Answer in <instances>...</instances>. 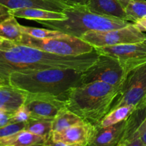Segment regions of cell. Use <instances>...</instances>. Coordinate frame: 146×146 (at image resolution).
<instances>
[{
	"mask_svg": "<svg viewBox=\"0 0 146 146\" xmlns=\"http://www.w3.org/2000/svg\"><path fill=\"white\" fill-rule=\"evenodd\" d=\"M134 1H140V0H119V1L121 3V4L124 7V8H125V7H127V4H128L129 3Z\"/></svg>",
	"mask_w": 146,
	"mask_h": 146,
	"instance_id": "e575fe53",
	"label": "cell"
},
{
	"mask_svg": "<svg viewBox=\"0 0 146 146\" xmlns=\"http://www.w3.org/2000/svg\"><path fill=\"white\" fill-rule=\"evenodd\" d=\"M25 123H14L0 127V138H5L24 129Z\"/></svg>",
	"mask_w": 146,
	"mask_h": 146,
	"instance_id": "d4e9b609",
	"label": "cell"
},
{
	"mask_svg": "<svg viewBox=\"0 0 146 146\" xmlns=\"http://www.w3.org/2000/svg\"><path fill=\"white\" fill-rule=\"evenodd\" d=\"M21 29L22 33L27 34L31 37L40 39H44V38H51L54 37H59L64 36V33L60 31L53 29H47L36 28V27H26V26L21 25Z\"/></svg>",
	"mask_w": 146,
	"mask_h": 146,
	"instance_id": "603a6c76",
	"label": "cell"
},
{
	"mask_svg": "<svg viewBox=\"0 0 146 146\" xmlns=\"http://www.w3.org/2000/svg\"><path fill=\"white\" fill-rule=\"evenodd\" d=\"M117 146H127V145H126V144L125 143H119Z\"/></svg>",
	"mask_w": 146,
	"mask_h": 146,
	"instance_id": "8d00e7d4",
	"label": "cell"
},
{
	"mask_svg": "<svg viewBox=\"0 0 146 146\" xmlns=\"http://www.w3.org/2000/svg\"><path fill=\"white\" fill-rule=\"evenodd\" d=\"M27 94L8 85L0 86V109L14 113L24 103Z\"/></svg>",
	"mask_w": 146,
	"mask_h": 146,
	"instance_id": "9a60e30c",
	"label": "cell"
},
{
	"mask_svg": "<svg viewBox=\"0 0 146 146\" xmlns=\"http://www.w3.org/2000/svg\"><path fill=\"white\" fill-rule=\"evenodd\" d=\"M31 118V114L28 108L24 104L20 106L14 113L11 118V123H26Z\"/></svg>",
	"mask_w": 146,
	"mask_h": 146,
	"instance_id": "cb8c5ba5",
	"label": "cell"
},
{
	"mask_svg": "<svg viewBox=\"0 0 146 146\" xmlns=\"http://www.w3.org/2000/svg\"><path fill=\"white\" fill-rule=\"evenodd\" d=\"M128 105L135 108L146 106V63L129 71L110 111Z\"/></svg>",
	"mask_w": 146,
	"mask_h": 146,
	"instance_id": "8992f818",
	"label": "cell"
},
{
	"mask_svg": "<svg viewBox=\"0 0 146 146\" xmlns=\"http://www.w3.org/2000/svg\"><path fill=\"white\" fill-rule=\"evenodd\" d=\"M139 138L140 139V141H141L143 145H146V131L140 135Z\"/></svg>",
	"mask_w": 146,
	"mask_h": 146,
	"instance_id": "836d02e7",
	"label": "cell"
},
{
	"mask_svg": "<svg viewBox=\"0 0 146 146\" xmlns=\"http://www.w3.org/2000/svg\"><path fill=\"white\" fill-rule=\"evenodd\" d=\"M100 54L118 59L128 71L146 63V42L94 48Z\"/></svg>",
	"mask_w": 146,
	"mask_h": 146,
	"instance_id": "9c48e42d",
	"label": "cell"
},
{
	"mask_svg": "<svg viewBox=\"0 0 146 146\" xmlns=\"http://www.w3.org/2000/svg\"><path fill=\"white\" fill-rule=\"evenodd\" d=\"M94 131V125L90 123L73 125L62 131L52 133L50 138L53 141L64 143L87 146Z\"/></svg>",
	"mask_w": 146,
	"mask_h": 146,
	"instance_id": "8fae6325",
	"label": "cell"
},
{
	"mask_svg": "<svg viewBox=\"0 0 146 146\" xmlns=\"http://www.w3.org/2000/svg\"><path fill=\"white\" fill-rule=\"evenodd\" d=\"M82 39L94 48L127 44L146 42V34L137 29L133 23L117 29L104 31H89Z\"/></svg>",
	"mask_w": 146,
	"mask_h": 146,
	"instance_id": "ba28073f",
	"label": "cell"
},
{
	"mask_svg": "<svg viewBox=\"0 0 146 146\" xmlns=\"http://www.w3.org/2000/svg\"><path fill=\"white\" fill-rule=\"evenodd\" d=\"M9 13L16 18L34 20L36 21L64 20L67 19V17L63 12L49 11L42 9H19L9 10Z\"/></svg>",
	"mask_w": 146,
	"mask_h": 146,
	"instance_id": "2e32d148",
	"label": "cell"
},
{
	"mask_svg": "<svg viewBox=\"0 0 146 146\" xmlns=\"http://www.w3.org/2000/svg\"><path fill=\"white\" fill-rule=\"evenodd\" d=\"M82 73L72 69H46L9 74L7 83L26 94H48L64 99L67 91L82 84Z\"/></svg>",
	"mask_w": 146,
	"mask_h": 146,
	"instance_id": "3957f363",
	"label": "cell"
},
{
	"mask_svg": "<svg viewBox=\"0 0 146 146\" xmlns=\"http://www.w3.org/2000/svg\"><path fill=\"white\" fill-rule=\"evenodd\" d=\"M86 123L85 121L67 108L62 109L52 120V133L62 131L73 125Z\"/></svg>",
	"mask_w": 146,
	"mask_h": 146,
	"instance_id": "ac0fdd59",
	"label": "cell"
},
{
	"mask_svg": "<svg viewBox=\"0 0 146 146\" xmlns=\"http://www.w3.org/2000/svg\"><path fill=\"white\" fill-rule=\"evenodd\" d=\"M144 18H146V17H144Z\"/></svg>",
	"mask_w": 146,
	"mask_h": 146,
	"instance_id": "74e56055",
	"label": "cell"
},
{
	"mask_svg": "<svg viewBox=\"0 0 146 146\" xmlns=\"http://www.w3.org/2000/svg\"><path fill=\"white\" fill-rule=\"evenodd\" d=\"M0 146H1V145H0Z\"/></svg>",
	"mask_w": 146,
	"mask_h": 146,
	"instance_id": "ab89813d",
	"label": "cell"
},
{
	"mask_svg": "<svg viewBox=\"0 0 146 146\" xmlns=\"http://www.w3.org/2000/svg\"><path fill=\"white\" fill-rule=\"evenodd\" d=\"M52 120L31 118L25 123L24 130L48 140L52 134Z\"/></svg>",
	"mask_w": 146,
	"mask_h": 146,
	"instance_id": "ffe728a7",
	"label": "cell"
},
{
	"mask_svg": "<svg viewBox=\"0 0 146 146\" xmlns=\"http://www.w3.org/2000/svg\"><path fill=\"white\" fill-rule=\"evenodd\" d=\"M126 120L107 127L94 125L92 138L87 146H117L124 133Z\"/></svg>",
	"mask_w": 146,
	"mask_h": 146,
	"instance_id": "7c38bea8",
	"label": "cell"
},
{
	"mask_svg": "<svg viewBox=\"0 0 146 146\" xmlns=\"http://www.w3.org/2000/svg\"><path fill=\"white\" fill-rule=\"evenodd\" d=\"M8 85V83L6 82L4 80H3L2 78H0V86H4Z\"/></svg>",
	"mask_w": 146,
	"mask_h": 146,
	"instance_id": "d590c367",
	"label": "cell"
},
{
	"mask_svg": "<svg viewBox=\"0 0 146 146\" xmlns=\"http://www.w3.org/2000/svg\"><path fill=\"white\" fill-rule=\"evenodd\" d=\"M70 4H79V5H87L90 0H63Z\"/></svg>",
	"mask_w": 146,
	"mask_h": 146,
	"instance_id": "1f68e13d",
	"label": "cell"
},
{
	"mask_svg": "<svg viewBox=\"0 0 146 146\" xmlns=\"http://www.w3.org/2000/svg\"><path fill=\"white\" fill-rule=\"evenodd\" d=\"M22 34L21 24H19L16 17L11 16L0 22V38L18 44L21 40Z\"/></svg>",
	"mask_w": 146,
	"mask_h": 146,
	"instance_id": "d6986e66",
	"label": "cell"
},
{
	"mask_svg": "<svg viewBox=\"0 0 146 146\" xmlns=\"http://www.w3.org/2000/svg\"><path fill=\"white\" fill-rule=\"evenodd\" d=\"M137 29L142 32H146V18H143L133 22Z\"/></svg>",
	"mask_w": 146,
	"mask_h": 146,
	"instance_id": "83f0119b",
	"label": "cell"
},
{
	"mask_svg": "<svg viewBox=\"0 0 146 146\" xmlns=\"http://www.w3.org/2000/svg\"><path fill=\"white\" fill-rule=\"evenodd\" d=\"M10 17H11V15L9 13V9L0 4V22L4 21Z\"/></svg>",
	"mask_w": 146,
	"mask_h": 146,
	"instance_id": "4316f807",
	"label": "cell"
},
{
	"mask_svg": "<svg viewBox=\"0 0 146 146\" xmlns=\"http://www.w3.org/2000/svg\"><path fill=\"white\" fill-rule=\"evenodd\" d=\"M128 21H135L146 17V0L131 1L125 8Z\"/></svg>",
	"mask_w": 146,
	"mask_h": 146,
	"instance_id": "7402d4cb",
	"label": "cell"
},
{
	"mask_svg": "<svg viewBox=\"0 0 146 146\" xmlns=\"http://www.w3.org/2000/svg\"><path fill=\"white\" fill-rule=\"evenodd\" d=\"M14 44H15V43L12 42V41L0 38V50L1 51L9 49L11 47H12Z\"/></svg>",
	"mask_w": 146,
	"mask_h": 146,
	"instance_id": "f1b7e54d",
	"label": "cell"
},
{
	"mask_svg": "<svg viewBox=\"0 0 146 146\" xmlns=\"http://www.w3.org/2000/svg\"><path fill=\"white\" fill-rule=\"evenodd\" d=\"M18 44L61 56H77L89 54L94 50V47L82 38L67 34L54 38L40 39L23 33L22 38Z\"/></svg>",
	"mask_w": 146,
	"mask_h": 146,
	"instance_id": "5b68a950",
	"label": "cell"
},
{
	"mask_svg": "<svg viewBox=\"0 0 146 146\" xmlns=\"http://www.w3.org/2000/svg\"><path fill=\"white\" fill-rule=\"evenodd\" d=\"M13 113L0 109V127L5 126L11 123V118Z\"/></svg>",
	"mask_w": 146,
	"mask_h": 146,
	"instance_id": "484cf974",
	"label": "cell"
},
{
	"mask_svg": "<svg viewBox=\"0 0 146 146\" xmlns=\"http://www.w3.org/2000/svg\"><path fill=\"white\" fill-rule=\"evenodd\" d=\"M64 20L37 21V22L50 29L60 31L67 35L81 38L89 31H104L126 27L130 21L105 17L92 12L86 5L71 4L63 11Z\"/></svg>",
	"mask_w": 146,
	"mask_h": 146,
	"instance_id": "277c9868",
	"label": "cell"
},
{
	"mask_svg": "<svg viewBox=\"0 0 146 146\" xmlns=\"http://www.w3.org/2000/svg\"><path fill=\"white\" fill-rule=\"evenodd\" d=\"M24 104L28 108L31 118L53 119L62 109L66 108L63 100L48 94H27Z\"/></svg>",
	"mask_w": 146,
	"mask_h": 146,
	"instance_id": "30bf717a",
	"label": "cell"
},
{
	"mask_svg": "<svg viewBox=\"0 0 146 146\" xmlns=\"http://www.w3.org/2000/svg\"><path fill=\"white\" fill-rule=\"evenodd\" d=\"M100 54L95 49L82 55L61 56L38 48L15 44L0 50V78L7 82L11 73L31 72L46 69H72L84 72L96 61Z\"/></svg>",
	"mask_w": 146,
	"mask_h": 146,
	"instance_id": "6da1fadb",
	"label": "cell"
},
{
	"mask_svg": "<svg viewBox=\"0 0 146 146\" xmlns=\"http://www.w3.org/2000/svg\"><path fill=\"white\" fill-rule=\"evenodd\" d=\"M120 88L102 81L82 84L70 88L63 101L67 109L96 125L110 111Z\"/></svg>",
	"mask_w": 146,
	"mask_h": 146,
	"instance_id": "7a4b0ae2",
	"label": "cell"
},
{
	"mask_svg": "<svg viewBox=\"0 0 146 146\" xmlns=\"http://www.w3.org/2000/svg\"><path fill=\"white\" fill-rule=\"evenodd\" d=\"M86 7L95 14L128 21L124 7L119 0H90Z\"/></svg>",
	"mask_w": 146,
	"mask_h": 146,
	"instance_id": "5bb4252c",
	"label": "cell"
},
{
	"mask_svg": "<svg viewBox=\"0 0 146 146\" xmlns=\"http://www.w3.org/2000/svg\"><path fill=\"white\" fill-rule=\"evenodd\" d=\"M0 4L9 10L42 9L57 12H63L71 5L63 0H0Z\"/></svg>",
	"mask_w": 146,
	"mask_h": 146,
	"instance_id": "4fadbf2b",
	"label": "cell"
},
{
	"mask_svg": "<svg viewBox=\"0 0 146 146\" xmlns=\"http://www.w3.org/2000/svg\"><path fill=\"white\" fill-rule=\"evenodd\" d=\"M135 109V108L134 106L128 105L123 106L115 109L111 110L101 120L100 123L97 124V125L100 127H107L118 123L127 119Z\"/></svg>",
	"mask_w": 146,
	"mask_h": 146,
	"instance_id": "44dd1931",
	"label": "cell"
},
{
	"mask_svg": "<svg viewBox=\"0 0 146 146\" xmlns=\"http://www.w3.org/2000/svg\"><path fill=\"white\" fill-rule=\"evenodd\" d=\"M127 146H143V144L142 143L141 141L139 138H135V139L132 140L129 143L126 144Z\"/></svg>",
	"mask_w": 146,
	"mask_h": 146,
	"instance_id": "d6a6232c",
	"label": "cell"
},
{
	"mask_svg": "<svg viewBox=\"0 0 146 146\" xmlns=\"http://www.w3.org/2000/svg\"><path fill=\"white\" fill-rule=\"evenodd\" d=\"M44 146H82V145L64 143H62V142H57V141H53L51 138H49V139L46 141Z\"/></svg>",
	"mask_w": 146,
	"mask_h": 146,
	"instance_id": "f546056e",
	"label": "cell"
},
{
	"mask_svg": "<svg viewBox=\"0 0 146 146\" xmlns=\"http://www.w3.org/2000/svg\"><path fill=\"white\" fill-rule=\"evenodd\" d=\"M143 146H146V145H143Z\"/></svg>",
	"mask_w": 146,
	"mask_h": 146,
	"instance_id": "f35d334b",
	"label": "cell"
},
{
	"mask_svg": "<svg viewBox=\"0 0 146 146\" xmlns=\"http://www.w3.org/2000/svg\"><path fill=\"white\" fill-rule=\"evenodd\" d=\"M47 140L25 130H22L13 135L0 138L1 146H44Z\"/></svg>",
	"mask_w": 146,
	"mask_h": 146,
	"instance_id": "e0dca14e",
	"label": "cell"
},
{
	"mask_svg": "<svg viewBox=\"0 0 146 146\" xmlns=\"http://www.w3.org/2000/svg\"><path fill=\"white\" fill-rule=\"evenodd\" d=\"M128 72V70L118 59L100 54L95 62L82 73L81 83L82 84L102 81L120 87Z\"/></svg>",
	"mask_w": 146,
	"mask_h": 146,
	"instance_id": "52a82bcc",
	"label": "cell"
},
{
	"mask_svg": "<svg viewBox=\"0 0 146 146\" xmlns=\"http://www.w3.org/2000/svg\"><path fill=\"white\" fill-rule=\"evenodd\" d=\"M145 131H146V118H145V119L143 121V122L142 123V124L140 125V126L139 127L138 129L137 130V131H136L135 133L134 138H133V139H135V138H139V137H140V135H141L143 133H144Z\"/></svg>",
	"mask_w": 146,
	"mask_h": 146,
	"instance_id": "4dcf8cb0",
	"label": "cell"
}]
</instances>
